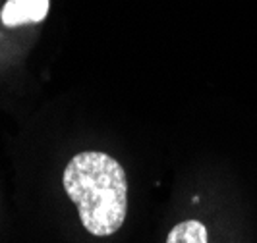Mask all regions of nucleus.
I'll return each instance as SVG.
<instances>
[{"label":"nucleus","mask_w":257,"mask_h":243,"mask_svg":"<svg viewBox=\"0 0 257 243\" xmlns=\"http://www.w3.org/2000/svg\"><path fill=\"white\" fill-rule=\"evenodd\" d=\"M167 243H209V233L199 220H186L170 230Z\"/></svg>","instance_id":"3"},{"label":"nucleus","mask_w":257,"mask_h":243,"mask_svg":"<svg viewBox=\"0 0 257 243\" xmlns=\"http://www.w3.org/2000/svg\"><path fill=\"white\" fill-rule=\"evenodd\" d=\"M49 14V0H8L2 8L0 20L8 27L39 24Z\"/></svg>","instance_id":"2"},{"label":"nucleus","mask_w":257,"mask_h":243,"mask_svg":"<svg viewBox=\"0 0 257 243\" xmlns=\"http://www.w3.org/2000/svg\"><path fill=\"white\" fill-rule=\"evenodd\" d=\"M62 183L89 233L103 237L120 230L128 212V181L118 160L97 151L79 153L68 162Z\"/></svg>","instance_id":"1"}]
</instances>
